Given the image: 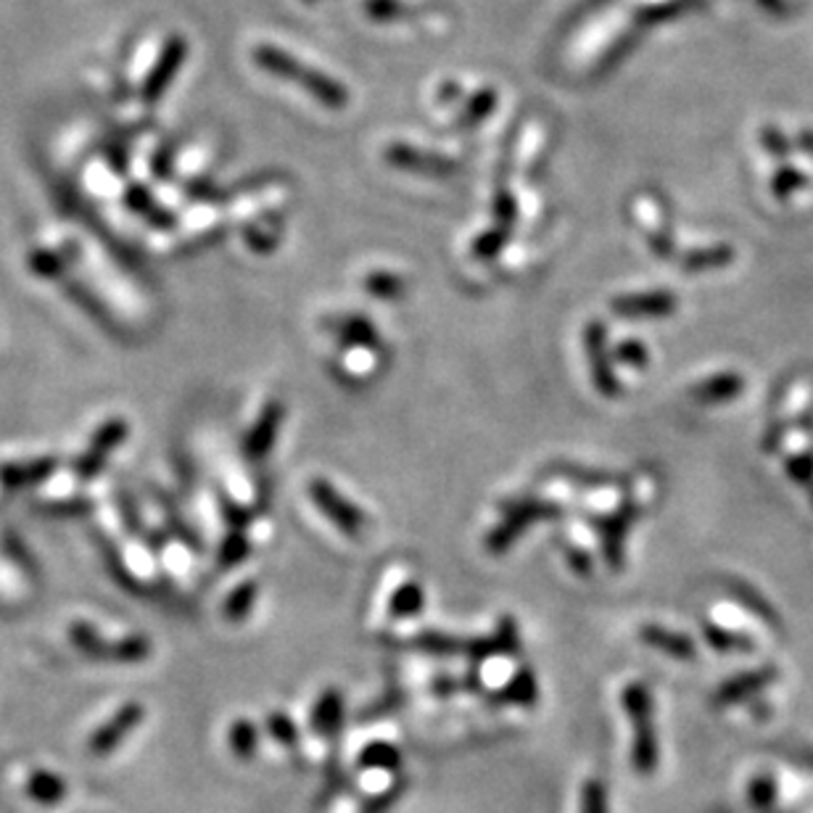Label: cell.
Instances as JSON below:
<instances>
[{
	"label": "cell",
	"mask_w": 813,
	"mask_h": 813,
	"mask_svg": "<svg viewBox=\"0 0 813 813\" xmlns=\"http://www.w3.org/2000/svg\"><path fill=\"white\" fill-rule=\"evenodd\" d=\"M254 62L262 66L264 72H270V75L302 85L312 98H317L319 104L330 106V109H344V106L349 104V93H346L342 83H336V79H330L328 75H319V72L312 69V66H306L299 62V58H293L291 53L272 48V45H257Z\"/></svg>",
	"instance_id": "1"
},
{
	"label": "cell",
	"mask_w": 813,
	"mask_h": 813,
	"mask_svg": "<svg viewBox=\"0 0 813 813\" xmlns=\"http://www.w3.org/2000/svg\"><path fill=\"white\" fill-rule=\"evenodd\" d=\"M624 708L635 726V750L631 761L639 774H650L658 763V742L652 729V697L644 684H629L624 690Z\"/></svg>",
	"instance_id": "2"
},
{
	"label": "cell",
	"mask_w": 813,
	"mask_h": 813,
	"mask_svg": "<svg viewBox=\"0 0 813 813\" xmlns=\"http://www.w3.org/2000/svg\"><path fill=\"white\" fill-rule=\"evenodd\" d=\"M560 508L557 505H546L539 502V499H523V502H512L508 505V512H505V521L491 531L489 539H486V546L491 552H505L508 546L521 536V531L529 523L536 521H546V518H557Z\"/></svg>",
	"instance_id": "3"
},
{
	"label": "cell",
	"mask_w": 813,
	"mask_h": 813,
	"mask_svg": "<svg viewBox=\"0 0 813 813\" xmlns=\"http://www.w3.org/2000/svg\"><path fill=\"white\" fill-rule=\"evenodd\" d=\"M310 491H312V499H315L317 508L323 510V516L330 518V521L336 523L338 529L344 531V534L357 536L359 531L365 529V523H368V521H365L362 510L355 508L349 499H344L342 495H338V491L333 489L328 481L317 478V481H312Z\"/></svg>",
	"instance_id": "4"
},
{
	"label": "cell",
	"mask_w": 813,
	"mask_h": 813,
	"mask_svg": "<svg viewBox=\"0 0 813 813\" xmlns=\"http://www.w3.org/2000/svg\"><path fill=\"white\" fill-rule=\"evenodd\" d=\"M608 333H605L603 323H589V328L584 333L586 342V355H589L592 365V378H595L597 391L603 397H618L621 394V381H618L616 370H613L610 357H608V344H605Z\"/></svg>",
	"instance_id": "5"
},
{
	"label": "cell",
	"mask_w": 813,
	"mask_h": 813,
	"mask_svg": "<svg viewBox=\"0 0 813 813\" xmlns=\"http://www.w3.org/2000/svg\"><path fill=\"white\" fill-rule=\"evenodd\" d=\"M140 722H143V705L124 703L122 708H119L115 716H111L109 722H106L101 729L90 737L88 750L93 752V756H109L111 750L119 748V742H122L130 731L138 729Z\"/></svg>",
	"instance_id": "6"
},
{
	"label": "cell",
	"mask_w": 813,
	"mask_h": 813,
	"mask_svg": "<svg viewBox=\"0 0 813 813\" xmlns=\"http://www.w3.org/2000/svg\"><path fill=\"white\" fill-rule=\"evenodd\" d=\"M124 436H128V423H124V420H109V423H104L101 431L93 436L90 449L77 459L79 476L83 478L96 476V473L104 468L106 457H109L111 452L124 442Z\"/></svg>",
	"instance_id": "7"
},
{
	"label": "cell",
	"mask_w": 813,
	"mask_h": 813,
	"mask_svg": "<svg viewBox=\"0 0 813 813\" xmlns=\"http://www.w3.org/2000/svg\"><path fill=\"white\" fill-rule=\"evenodd\" d=\"M185 53H188V45H185L183 37H172L170 43H166V48L162 51V56H159L156 66H153L149 79H145V88H143L145 101L153 104V101H159V98H162L166 85L175 79L177 69L183 66Z\"/></svg>",
	"instance_id": "8"
},
{
	"label": "cell",
	"mask_w": 813,
	"mask_h": 813,
	"mask_svg": "<svg viewBox=\"0 0 813 813\" xmlns=\"http://www.w3.org/2000/svg\"><path fill=\"white\" fill-rule=\"evenodd\" d=\"M386 162L399 166V170H412V172H423V175H433V177H446L452 172H457V164L449 162V159L442 156H433V153H423L412 145H402L394 143L389 151H386Z\"/></svg>",
	"instance_id": "9"
},
{
	"label": "cell",
	"mask_w": 813,
	"mask_h": 813,
	"mask_svg": "<svg viewBox=\"0 0 813 813\" xmlns=\"http://www.w3.org/2000/svg\"><path fill=\"white\" fill-rule=\"evenodd\" d=\"M676 310L674 293L669 291H648L629 293V296L613 299V312L626 317H665Z\"/></svg>",
	"instance_id": "10"
},
{
	"label": "cell",
	"mask_w": 813,
	"mask_h": 813,
	"mask_svg": "<svg viewBox=\"0 0 813 813\" xmlns=\"http://www.w3.org/2000/svg\"><path fill=\"white\" fill-rule=\"evenodd\" d=\"M283 404L280 402H270L268 406L262 410V415L257 418L254 429L249 431V436H246V455H249L251 459H262L268 452L272 449V444H275V436H278V429L280 423H283Z\"/></svg>",
	"instance_id": "11"
},
{
	"label": "cell",
	"mask_w": 813,
	"mask_h": 813,
	"mask_svg": "<svg viewBox=\"0 0 813 813\" xmlns=\"http://www.w3.org/2000/svg\"><path fill=\"white\" fill-rule=\"evenodd\" d=\"M344 718H346V703L344 695L338 690H325L319 692L315 708H312L310 724L317 735L323 737H336L338 731L344 729Z\"/></svg>",
	"instance_id": "12"
},
{
	"label": "cell",
	"mask_w": 813,
	"mask_h": 813,
	"mask_svg": "<svg viewBox=\"0 0 813 813\" xmlns=\"http://www.w3.org/2000/svg\"><path fill=\"white\" fill-rule=\"evenodd\" d=\"M637 516V505L626 502L621 512L608 518V521L599 523L603 529V552L605 560H608L610 568H621L624 565V542H626V529H629V521Z\"/></svg>",
	"instance_id": "13"
},
{
	"label": "cell",
	"mask_w": 813,
	"mask_h": 813,
	"mask_svg": "<svg viewBox=\"0 0 813 813\" xmlns=\"http://www.w3.org/2000/svg\"><path fill=\"white\" fill-rule=\"evenodd\" d=\"M359 769L368 771H386V774H394L402 766V750L394 742H386V739H372L365 745L357 756Z\"/></svg>",
	"instance_id": "14"
},
{
	"label": "cell",
	"mask_w": 813,
	"mask_h": 813,
	"mask_svg": "<svg viewBox=\"0 0 813 813\" xmlns=\"http://www.w3.org/2000/svg\"><path fill=\"white\" fill-rule=\"evenodd\" d=\"M742 391V378L737 372H718V376L708 378V381L697 383L692 389V397L697 402L713 404V402H726V399H735Z\"/></svg>",
	"instance_id": "15"
},
{
	"label": "cell",
	"mask_w": 813,
	"mask_h": 813,
	"mask_svg": "<svg viewBox=\"0 0 813 813\" xmlns=\"http://www.w3.org/2000/svg\"><path fill=\"white\" fill-rule=\"evenodd\" d=\"M642 639L650 644V648L661 650V652H665V655L682 658V661L695 655V644H692L690 637L674 635V631L661 629V626H644Z\"/></svg>",
	"instance_id": "16"
},
{
	"label": "cell",
	"mask_w": 813,
	"mask_h": 813,
	"mask_svg": "<svg viewBox=\"0 0 813 813\" xmlns=\"http://www.w3.org/2000/svg\"><path fill=\"white\" fill-rule=\"evenodd\" d=\"M56 470V459L45 457V459H35V463H24V465H9L0 473V481L11 489H19V486L26 484H37L43 478H48L51 473Z\"/></svg>",
	"instance_id": "17"
},
{
	"label": "cell",
	"mask_w": 813,
	"mask_h": 813,
	"mask_svg": "<svg viewBox=\"0 0 813 813\" xmlns=\"http://www.w3.org/2000/svg\"><path fill=\"white\" fill-rule=\"evenodd\" d=\"M333 330L338 333L342 342L359 346V349H378V344H381L378 330L372 328V323L368 317H344L342 323L333 325Z\"/></svg>",
	"instance_id": "18"
},
{
	"label": "cell",
	"mask_w": 813,
	"mask_h": 813,
	"mask_svg": "<svg viewBox=\"0 0 813 813\" xmlns=\"http://www.w3.org/2000/svg\"><path fill=\"white\" fill-rule=\"evenodd\" d=\"M24 790L32 801L51 805V803L62 801L66 792V784H64V779L58 774H53V771H32L30 779H26Z\"/></svg>",
	"instance_id": "19"
},
{
	"label": "cell",
	"mask_w": 813,
	"mask_h": 813,
	"mask_svg": "<svg viewBox=\"0 0 813 813\" xmlns=\"http://www.w3.org/2000/svg\"><path fill=\"white\" fill-rule=\"evenodd\" d=\"M502 697L512 705H523V708H531V705H534L536 697H539V684H536L534 671L518 669L508 682V686L502 690Z\"/></svg>",
	"instance_id": "20"
},
{
	"label": "cell",
	"mask_w": 813,
	"mask_h": 813,
	"mask_svg": "<svg viewBox=\"0 0 813 813\" xmlns=\"http://www.w3.org/2000/svg\"><path fill=\"white\" fill-rule=\"evenodd\" d=\"M228 745L232 756L241 758V761H249L259 750V729L249 718H238V722H232L228 731Z\"/></svg>",
	"instance_id": "21"
},
{
	"label": "cell",
	"mask_w": 813,
	"mask_h": 813,
	"mask_svg": "<svg viewBox=\"0 0 813 813\" xmlns=\"http://www.w3.org/2000/svg\"><path fill=\"white\" fill-rule=\"evenodd\" d=\"M735 251L729 246H711V249H695V251H686L682 257V268L690 272H700V270H716V268H726L731 262Z\"/></svg>",
	"instance_id": "22"
},
{
	"label": "cell",
	"mask_w": 813,
	"mask_h": 813,
	"mask_svg": "<svg viewBox=\"0 0 813 813\" xmlns=\"http://www.w3.org/2000/svg\"><path fill=\"white\" fill-rule=\"evenodd\" d=\"M423 603H425L423 586L415 582H406L394 592L389 610L394 618H412L423 610Z\"/></svg>",
	"instance_id": "23"
},
{
	"label": "cell",
	"mask_w": 813,
	"mask_h": 813,
	"mask_svg": "<svg viewBox=\"0 0 813 813\" xmlns=\"http://www.w3.org/2000/svg\"><path fill=\"white\" fill-rule=\"evenodd\" d=\"M465 639L442 635V631H425V635H418L412 639V648L431 652V655H457V652H465Z\"/></svg>",
	"instance_id": "24"
},
{
	"label": "cell",
	"mask_w": 813,
	"mask_h": 813,
	"mask_svg": "<svg viewBox=\"0 0 813 813\" xmlns=\"http://www.w3.org/2000/svg\"><path fill=\"white\" fill-rule=\"evenodd\" d=\"M254 603H257V584L246 582L230 592L228 603H225V616H228V621L232 624L243 621L251 613V608H254Z\"/></svg>",
	"instance_id": "25"
},
{
	"label": "cell",
	"mask_w": 813,
	"mask_h": 813,
	"mask_svg": "<svg viewBox=\"0 0 813 813\" xmlns=\"http://www.w3.org/2000/svg\"><path fill=\"white\" fill-rule=\"evenodd\" d=\"M72 642H75L83 652H88L90 658H104V661L111 658V644L104 642V639L98 637V631L90 629L88 624L72 626Z\"/></svg>",
	"instance_id": "26"
},
{
	"label": "cell",
	"mask_w": 813,
	"mask_h": 813,
	"mask_svg": "<svg viewBox=\"0 0 813 813\" xmlns=\"http://www.w3.org/2000/svg\"><path fill=\"white\" fill-rule=\"evenodd\" d=\"M268 731L283 748H296L299 742V726L285 711H272L268 716Z\"/></svg>",
	"instance_id": "27"
},
{
	"label": "cell",
	"mask_w": 813,
	"mask_h": 813,
	"mask_svg": "<svg viewBox=\"0 0 813 813\" xmlns=\"http://www.w3.org/2000/svg\"><path fill=\"white\" fill-rule=\"evenodd\" d=\"M151 644L145 637H124L119 642H111V658L109 661L117 663H138L143 658H149Z\"/></svg>",
	"instance_id": "28"
},
{
	"label": "cell",
	"mask_w": 813,
	"mask_h": 813,
	"mask_svg": "<svg viewBox=\"0 0 813 813\" xmlns=\"http://www.w3.org/2000/svg\"><path fill=\"white\" fill-rule=\"evenodd\" d=\"M365 289L378 299H399L404 293V280L394 272H372L365 280Z\"/></svg>",
	"instance_id": "29"
},
{
	"label": "cell",
	"mask_w": 813,
	"mask_h": 813,
	"mask_svg": "<svg viewBox=\"0 0 813 813\" xmlns=\"http://www.w3.org/2000/svg\"><path fill=\"white\" fill-rule=\"evenodd\" d=\"M128 204H130L132 209H136V212H140V215L149 217L151 223L162 225V228H166V225H172V217L166 215V212L159 209V206L151 202L149 193H145L143 188H140V185H136V188H130V191H128Z\"/></svg>",
	"instance_id": "30"
},
{
	"label": "cell",
	"mask_w": 813,
	"mask_h": 813,
	"mask_svg": "<svg viewBox=\"0 0 813 813\" xmlns=\"http://www.w3.org/2000/svg\"><path fill=\"white\" fill-rule=\"evenodd\" d=\"M491 639H495L497 655H516V652L521 650V642H518V626L508 616H505L502 621H499L497 635L491 637Z\"/></svg>",
	"instance_id": "31"
},
{
	"label": "cell",
	"mask_w": 813,
	"mask_h": 813,
	"mask_svg": "<svg viewBox=\"0 0 813 813\" xmlns=\"http://www.w3.org/2000/svg\"><path fill=\"white\" fill-rule=\"evenodd\" d=\"M495 104H497V96H495V93H491V90L478 93V96L473 98V104L468 106V111H465L463 119H459L457 124H459V128H468V124H478V122H481L484 117H489V115H491V109H495Z\"/></svg>",
	"instance_id": "32"
},
{
	"label": "cell",
	"mask_w": 813,
	"mask_h": 813,
	"mask_svg": "<svg viewBox=\"0 0 813 813\" xmlns=\"http://www.w3.org/2000/svg\"><path fill=\"white\" fill-rule=\"evenodd\" d=\"M246 555H249V542H246L241 531H232V534L225 539L223 552H219V563H223L225 568H230V565L243 563Z\"/></svg>",
	"instance_id": "33"
},
{
	"label": "cell",
	"mask_w": 813,
	"mask_h": 813,
	"mask_svg": "<svg viewBox=\"0 0 813 813\" xmlns=\"http://www.w3.org/2000/svg\"><path fill=\"white\" fill-rule=\"evenodd\" d=\"M582 813H608V792L605 784L592 779L582 792Z\"/></svg>",
	"instance_id": "34"
},
{
	"label": "cell",
	"mask_w": 813,
	"mask_h": 813,
	"mask_svg": "<svg viewBox=\"0 0 813 813\" xmlns=\"http://www.w3.org/2000/svg\"><path fill=\"white\" fill-rule=\"evenodd\" d=\"M508 236H510V230H505V228H495V230L484 232V236L476 241V249L473 251H476V257H481V259H495L499 251L505 249V243H508Z\"/></svg>",
	"instance_id": "35"
},
{
	"label": "cell",
	"mask_w": 813,
	"mask_h": 813,
	"mask_svg": "<svg viewBox=\"0 0 813 813\" xmlns=\"http://www.w3.org/2000/svg\"><path fill=\"white\" fill-rule=\"evenodd\" d=\"M616 359H621L624 365H629L635 370H644L648 368V349H644L642 342H631L629 338V342L618 344Z\"/></svg>",
	"instance_id": "36"
},
{
	"label": "cell",
	"mask_w": 813,
	"mask_h": 813,
	"mask_svg": "<svg viewBox=\"0 0 813 813\" xmlns=\"http://www.w3.org/2000/svg\"><path fill=\"white\" fill-rule=\"evenodd\" d=\"M495 215L499 219V228L510 230L512 225H516V198H512L510 193L502 191L495 198Z\"/></svg>",
	"instance_id": "37"
},
{
	"label": "cell",
	"mask_w": 813,
	"mask_h": 813,
	"mask_svg": "<svg viewBox=\"0 0 813 813\" xmlns=\"http://www.w3.org/2000/svg\"><path fill=\"white\" fill-rule=\"evenodd\" d=\"M368 13L372 19H397V17H404V6H399L397 0H368Z\"/></svg>",
	"instance_id": "38"
},
{
	"label": "cell",
	"mask_w": 813,
	"mask_h": 813,
	"mask_svg": "<svg viewBox=\"0 0 813 813\" xmlns=\"http://www.w3.org/2000/svg\"><path fill=\"white\" fill-rule=\"evenodd\" d=\"M788 470H790V476L795 478L798 484H811L813 481V457L811 455L790 457Z\"/></svg>",
	"instance_id": "39"
},
{
	"label": "cell",
	"mask_w": 813,
	"mask_h": 813,
	"mask_svg": "<svg viewBox=\"0 0 813 813\" xmlns=\"http://www.w3.org/2000/svg\"><path fill=\"white\" fill-rule=\"evenodd\" d=\"M798 185H803V175H801V172H795V170H782V172H779V175L774 177V185H771V188H774V193H777L779 198H784V196H790V193L795 191Z\"/></svg>",
	"instance_id": "40"
},
{
	"label": "cell",
	"mask_w": 813,
	"mask_h": 813,
	"mask_svg": "<svg viewBox=\"0 0 813 813\" xmlns=\"http://www.w3.org/2000/svg\"><path fill=\"white\" fill-rule=\"evenodd\" d=\"M64 268V259H58L56 254H48V251H40L32 259V270L40 272V275H56L58 270Z\"/></svg>",
	"instance_id": "41"
},
{
	"label": "cell",
	"mask_w": 813,
	"mask_h": 813,
	"mask_svg": "<svg viewBox=\"0 0 813 813\" xmlns=\"http://www.w3.org/2000/svg\"><path fill=\"white\" fill-rule=\"evenodd\" d=\"M225 518H228V523L230 525H236V529L238 531H241L243 529V525L246 523H249L251 521V512L249 510H243V508H236V505H232V502H228V499H225Z\"/></svg>",
	"instance_id": "42"
},
{
	"label": "cell",
	"mask_w": 813,
	"mask_h": 813,
	"mask_svg": "<svg viewBox=\"0 0 813 813\" xmlns=\"http://www.w3.org/2000/svg\"><path fill=\"white\" fill-rule=\"evenodd\" d=\"M568 563H571L573 568H576L578 573H582V576H589V573H592V560L586 557L582 550H568Z\"/></svg>",
	"instance_id": "43"
},
{
	"label": "cell",
	"mask_w": 813,
	"mask_h": 813,
	"mask_svg": "<svg viewBox=\"0 0 813 813\" xmlns=\"http://www.w3.org/2000/svg\"><path fill=\"white\" fill-rule=\"evenodd\" d=\"M763 143H769L771 149L777 151V156H784V151H788V145H784V140L779 138L777 130H763Z\"/></svg>",
	"instance_id": "44"
},
{
	"label": "cell",
	"mask_w": 813,
	"mask_h": 813,
	"mask_svg": "<svg viewBox=\"0 0 813 813\" xmlns=\"http://www.w3.org/2000/svg\"><path fill=\"white\" fill-rule=\"evenodd\" d=\"M191 191L196 193L198 198H206V202H217V198H223V196H219V191H215L212 185H206V183H196Z\"/></svg>",
	"instance_id": "45"
}]
</instances>
